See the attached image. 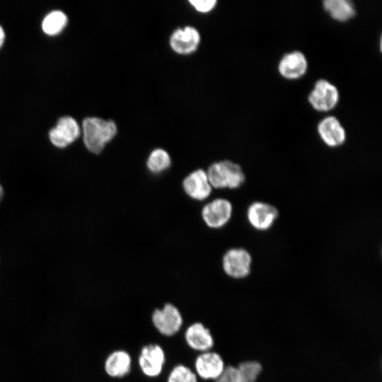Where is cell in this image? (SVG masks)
<instances>
[{"label": "cell", "instance_id": "cell-5", "mask_svg": "<svg viewBox=\"0 0 382 382\" xmlns=\"http://www.w3.org/2000/svg\"><path fill=\"white\" fill-rule=\"evenodd\" d=\"M226 366L223 357L212 349L198 353L192 369L199 379L213 382L221 376Z\"/></svg>", "mask_w": 382, "mask_h": 382}, {"label": "cell", "instance_id": "cell-7", "mask_svg": "<svg viewBox=\"0 0 382 382\" xmlns=\"http://www.w3.org/2000/svg\"><path fill=\"white\" fill-rule=\"evenodd\" d=\"M337 88L326 79L318 80L310 92L308 100L312 108L319 112H328L339 101Z\"/></svg>", "mask_w": 382, "mask_h": 382}, {"label": "cell", "instance_id": "cell-21", "mask_svg": "<svg viewBox=\"0 0 382 382\" xmlns=\"http://www.w3.org/2000/svg\"><path fill=\"white\" fill-rule=\"evenodd\" d=\"M236 366L244 382H256L262 371V364L256 360H245Z\"/></svg>", "mask_w": 382, "mask_h": 382}, {"label": "cell", "instance_id": "cell-1", "mask_svg": "<svg viewBox=\"0 0 382 382\" xmlns=\"http://www.w3.org/2000/svg\"><path fill=\"white\" fill-rule=\"evenodd\" d=\"M82 129L84 144L94 154H100L117 132V125L114 121L96 117L85 118Z\"/></svg>", "mask_w": 382, "mask_h": 382}, {"label": "cell", "instance_id": "cell-24", "mask_svg": "<svg viewBox=\"0 0 382 382\" xmlns=\"http://www.w3.org/2000/svg\"><path fill=\"white\" fill-rule=\"evenodd\" d=\"M4 38H5V33L3 28L0 25V47L4 43Z\"/></svg>", "mask_w": 382, "mask_h": 382}, {"label": "cell", "instance_id": "cell-4", "mask_svg": "<svg viewBox=\"0 0 382 382\" xmlns=\"http://www.w3.org/2000/svg\"><path fill=\"white\" fill-rule=\"evenodd\" d=\"M166 362L163 347L158 343L144 345L140 349L137 364L141 374L149 378H156L163 373Z\"/></svg>", "mask_w": 382, "mask_h": 382}, {"label": "cell", "instance_id": "cell-19", "mask_svg": "<svg viewBox=\"0 0 382 382\" xmlns=\"http://www.w3.org/2000/svg\"><path fill=\"white\" fill-rule=\"evenodd\" d=\"M66 23V15L62 11L54 10L45 16L42 23V28L45 33L56 35L64 28Z\"/></svg>", "mask_w": 382, "mask_h": 382}, {"label": "cell", "instance_id": "cell-25", "mask_svg": "<svg viewBox=\"0 0 382 382\" xmlns=\"http://www.w3.org/2000/svg\"><path fill=\"white\" fill-rule=\"evenodd\" d=\"M3 194H4V191H3V188L1 187V185H0V201L3 197Z\"/></svg>", "mask_w": 382, "mask_h": 382}, {"label": "cell", "instance_id": "cell-2", "mask_svg": "<svg viewBox=\"0 0 382 382\" xmlns=\"http://www.w3.org/2000/svg\"><path fill=\"white\" fill-rule=\"evenodd\" d=\"M207 174L212 187L217 189H236L245 181L241 166L228 160L212 163Z\"/></svg>", "mask_w": 382, "mask_h": 382}, {"label": "cell", "instance_id": "cell-3", "mask_svg": "<svg viewBox=\"0 0 382 382\" xmlns=\"http://www.w3.org/2000/svg\"><path fill=\"white\" fill-rule=\"evenodd\" d=\"M154 329L162 336L171 337L183 328V316L180 310L171 303H166L161 308H155L151 315Z\"/></svg>", "mask_w": 382, "mask_h": 382}, {"label": "cell", "instance_id": "cell-8", "mask_svg": "<svg viewBox=\"0 0 382 382\" xmlns=\"http://www.w3.org/2000/svg\"><path fill=\"white\" fill-rule=\"evenodd\" d=\"M246 216L253 228L259 231H265L274 224L279 216V212L271 204L257 201L248 206Z\"/></svg>", "mask_w": 382, "mask_h": 382}, {"label": "cell", "instance_id": "cell-12", "mask_svg": "<svg viewBox=\"0 0 382 382\" xmlns=\"http://www.w3.org/2000/svg\"><path fill=\"white\" fill-rule=\"evenodd\" d=\"M52 143L57 147H66L80 135V127L77 122L70 116L60 117L56 127L49 133Z\"/></svg>", "mask_w": 382, "mask_h": 382}, {"label": "cell", "instance_id": "cell-9", "mask_svg": "<svg viewBox=\"0 0 382 382\" xmlns=\"http://www.w3.org/2000/svg\"><path fill=\"white\" fill-rule=\"evenodd\" d=\"M184 340L190 349L197 353L213 349L215 343L210 329L199 321L193 322L185 328Z\"/></svg>", "mask_w": 382, "mask_h": 382}, {"label": "cell", "instance_id": "cell-20", "mask_svg": "<svg viewBox=\"0 0 382 382\" xmlns=\"http://www.w3.org/2000/svg\"><path fill=\"white\" fill-rule=\"evenodd\" d=\"M166 382H199V378L192 368L180 363L170 369Z\"/></svg>", "mask_w": 382, "mask_h": 382}, {"label": "cell", "instance_id": "cell-11", "mask_svg": "<svg viewBox=\"0 0 382 382\" xmlns=\"http://www.w3.org/2000/svg\"><path fill=\"white\" fill-rule=\"evenodd\" d=\"M199 31L194 27L185 26L173 31L170 37V46L179 54H189L195 52L200 43Z\"/></svg>", "mask_w": 382, "mask_h": 382}, {"label": "cell", "instance_id": "cell-13", "mask_svg": "<svg viewBox=\"0 0 382 382\" xmlns=\"http://www.w3.org/2000/svg\"><path fill=\"white\" fill-rule=\"evenodd\" d=\"M277 69L284 79H299L306 73L308 61L303 52L297 50L290 52L281 58Z\"/></svg>", "mask_w": 382, "mask_h": 382}, {"label": "cell", "instance_id": "cell-23", "mask_svg": "<svg viewBox=\"0 0 382 382\" xmlns=\"http://www.w3.org/2000/svg\"><path fill=\"white\" fill-rule=\"evenodd\" d=\"M189 3L197 11L208 13L213 10L217 1L216 0H190Z\"/></svg>", "mask_w": 382, "mask_h": 382}, {"label": "cell", "instance_id": "cell-17", "mask_svg": "<svg viewBox=\"0 0 382 382\" xmlns=\"http://www.w3.org/2000/svg\"><path fill=\"white\" fill-rule=\"evenodd\" d=\"M323 6L332 18L340 22L348 21L356 14L354 4L349 0H325Z\"/></svg>", "mask_w": 382, "mask_h": 382}, {"label": "cell", "instance_id": "cell-14", "mask_svg": "<svg viewBox=\"0 0 382 382\" xmlns=\"http://www.w3.org/2000/svg\"><path fill=\"white\" fill-rule=\"evenodd\" d=\"M320 139L329 147L342 146L346 140L345 129L339 120L334 116H328L321 120L317 127Z\"/></svg>", "mask_w": 382, "mask_h": 382}, {"label": "cell", "instance_id": "cell-10", "mask_svg": "<svg viewBox=\"0 0 382 382\" xmlns=\"http://www.w3.org/2000/svg\"><path fill=\"white\" fill-rule=\"evenodd\" d=\"M233 207L226 199L217 198L207 203L202 210V216L210 228H219L231 219Z\"/></svg>", "mask_w": 382, "mask_h": 382}, {"label": "cell", "instance_id": "cell-16", "mask_svg": "<svg viewBox=\"0 0 382 382\" xmlns=\"http://www.w3.org/2000/svg\"><path fill=\"white\" fill-rule=\"evenodd\" d=\"M183 187L185 193L191 198L202 201L207 198L212 190L207 171L197 169L185 178Z\"/></svg>", "mask_w": 382, "mask_h": 382}, {"label": "cell", "instance_id": "cell-18", "mask_svg": "<svg viewBox=\"0 0 382 382\" xmlns=\"http://www.w3.org/2000/svg\"><path fill=\"white\" fill-rule=\"evenodd\" d=\"M170 165L171 159L169 154L161 148L153 150L146 161L148 169L154 174L166 170Z\"/></svg>", "mask_w": 382, "mask_h": 382}, {"label": "cell", "instance_id": "cell-22", "mask_svg": "<svg viewBox=\"0 0 382 382\" xmlns=\"http://www.w3.org/2000/svg\"><path fill=\"white\" fill-rule=\"evenodd\" d=\"M213 382H244L236 366L226 365L221 376Z\"/></svg>", "mask_w": 382, "mask_h": 382}, {"label": "cell", "instance_id": "cell-15", "mask_svg": "<svg viewBox=\"0 0 382 382\" xmlns=\"http://www.w3.org/2000/svg\"><path fill=\"white\" fill-rule=\"evenodd\" d=\"M132 368V358L129 352L123 349H116L106 357L105 371L112 378H123L128 376Z\"/></svg>", "mask_w": 382, "mask_h": 382}, {"label": "cell", "instance_id": "cell-6", "mask_svg": "<svg viewBox=\"0 0 382 382\" xmlns=\"http://www.w3.org/2000/svg\"><path fill=\"white\" fill-rule=\"evenodd\" d=\"M253 259L245 249L238 248L227 250L224 255L222 266L224 272L233 279H243L251 272Z\"/></svg>", "mask_w": 382, "mask_h": 382}]
</instances>
